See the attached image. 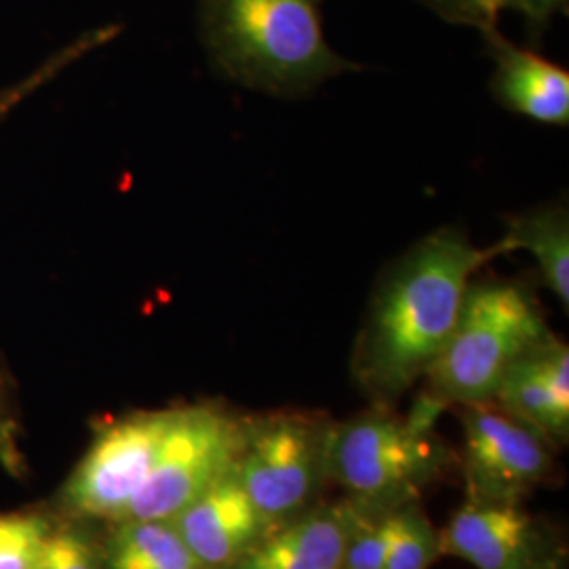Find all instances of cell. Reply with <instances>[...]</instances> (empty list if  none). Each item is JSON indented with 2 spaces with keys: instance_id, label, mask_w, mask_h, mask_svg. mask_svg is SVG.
Masks as SVG:
<instances>
[{
  "instance_id": "603a6c76",
  "label": "cell",
  "mask_w": 569,
  "mask_h": 569,
  "mask_svg": "<svg viewBox=\"0 0 569 569\" xmlns=\"http://www.w3.org/2000/svg\"><path fill=\"white\" fill-rule=\"evenodd\" d=\"M545 569H566V555H563V557H559L557 561L549 563Z\"/></svg>"
},
{
  "instance_id": "7402d4cb",
  "label": "cell",
  "mask_w": 569,
  "mask_h": 569,
  "mask_svg": "<svg viewBox=\"0 0 569 569\" xmlns=\"http://www.w3.org/2000/svg\"><path fill=\"white\" fill-rule=\"evenodd\" d=\"M566 0H515L512 9H521L531 20L547 21Z\"/></svg>"
},
{
  "instance_id": "ba28073f",
  "label": "cell",
  "mask_w": 569,
  "mask_h": 569,
  "mask_svg": "<svg viewBox=\"0 0 569 569\" xmlns=\"http://www.w3.org/2000/svg\"><path fill=\"white\" fill-rule=\"evenodd\" d=\"M467 500L521 502L552 470V446L493 401L462 406Z\"/></svg>"
},
{
  "instance_id": "6da1fadb",
  "label": "cell",
  "mask_w": 569,
  "mask_h": 569,
  "mask_svg": "<svg viewBox=\"0 0 569 569\" xmlns=\"http://www.w3.org/2000/svg\"><path fill=\"white\" fill-rule=\"evenodd\" d=\"M462 228H439L380 274L359 331L352 373L378 406L427 378L448 345L468 284L491 260Z\"/></svg>"
},
{
  "instance_id": "9c48e42d",
  "label": "cell",
  "mask_w": 569,
  "mask_h": 569,
  "mask_svg": "<svg viewBox=\"0 0 569 569\" xmlns=\"http://www.w3.org/2000/svg\"><path fill=\"white\" fill-rule=\"evenodd\" d=\"M441 555L477 569H545L563 552L521 502L467 500L439 531Z\"/></svg>"
},
{
  "instance_id": "ffe728a7",
  "label": "cell",
  "mask_w": 569,
  "mask_h": 569,
  "mask_svg": "<svg viewBox=\"0 0 569 569\" xmlns=\"http://www.w3.org/2000/svg\"><path fill=\"white\" fill-rule=\"evenodd\" d=\"M32 569H103L102 545L72 519L53 526Z\"/></svg>"
},
{
  "instance_id": "9a60e30c",
  "label": "cell",
  "mask_w": 569,
  "mask_h": 569,
  "mask_svg": "<svg viewBox=\"0 0 569 569\" xmlns=\"http://www.w3.org/2000/svg\"><path fill=\"white\" fill-rule=\"evenodd\" d=\"M102 557L103 569H204L169 519L114 523Z\"/></svg>"
},
{
  "instance_id": "7a4b0ae2",
  "label": "cell",
  "mask_w": 569,
  "mask_h": 569,
  "mask_svg": "<svg viewBox=\"0 0 569 569\" xmlns=\"http://www.w3.org/2000/svg\"><path fill=\"white\" fill-rule=\"evenodd\" d=\"M204 47L228 81L302 98L357 70L323 32L321 0H201Z\"/></svg>"
},
{
  "instance_id": "7c38bea8",
  "label": "cell",
  "mask_w": 569,
  "mask_h": 569,
  "mask_svg": "<svg viewBox=\"0 0 569 569\" xmlns=\"http://www.w3.org/2000/svg\"><path fill=\"white\" fill-rule=\"evenodd\" d=\"M352 517L350 500L315 505L305 515L270 529L230 569H342Z\"/></svg>"
},
{
  "instance_id": "3957f363",
  "label": "cell",
  "mask_w": 569,
  "mask_h": 569,
  "mask_svg": "<svg viewBox=\"0 0 569 569\" xmlns=\"http://www.w3.org/2000/svg\"><path fill=\"white\" fill-rule=\"evenodd\" d=\"M549 336L528 283L472 279L448 345L428 369L422 392L446 407L491 401L510 367Z\"/></svg>"
},
{
  "instance_id": "d6986e66",
  "label": "cell",
  "mask_w": 569,
  "mask_h": 569,
  "mask_svg": "<svg viewBox=\"0 0 569 569\" xmlns=\"http://www.w3.org/2000/svg\"><path fill=\"white\" fill-rule=\"evenodd\" d=\"M58 72H60V63L56 60L47 61L39 72H34L26 81H21L20 84H16L7 91H0V119L11 108H16L23 98H28L32 91H37L49 79H53V74H58ZM0 467L4 468L7 472H11L13 477H20L21 472L26 470L20 437H18V425L9 411L2 382H0Z\"/></svg>"
},
{
  "instance_id": "8fae6325",
  "label": "cell",
  "mask_w": 569,
  "mask_h": 569,
  "mask_svg": "<svg viewBox=\"0 0 569 569\" xmlns=\"http://www.w3.org/2000/svg\"><path fill=\"white\" fill-rule=\"evenodd\" d=\"M496 406L536 430L552 448L569 439V350L550 333L510 367L496 390Z\"/></svg>"
},
{
  "instance_id": "5bb4252c",
  "label": "cell",
  "mask_w": 569,
  "mask_h": 569,
  "mask_svg": "<svg viewBox=\"0 0 569 569\" xmlns=\"http://www.w3.org/2000/svg\"><path fill=\"white\" fill-rule=\"evenodd\" d=\"M491 256L529 251L536 260L540 279L555 298L569 306V213L568 204L533 207L507 218V230L498 243L489 247Z\"/></svg>"
},
{
  "instance_id": "5b68a950",
  "label": "cell",
  "mask_w": 569,
  "mask_h": 569,
  "mask_svg": "<svg viewBox=\"0 0 569 569\" xmlns=\"http://www.w3.org/2000/svg\"><path fill=\"white\" fill-rule=\"evenodd\" d=\"M327 430L323 418L300 411L247 418L234 470L244 493L272 528L315 507L327 479Z\"/></svg>"
},
{
  "instance_id": "ac0fdd59",
  "label": "cell",
  "mask_w": 569,
  "mask_h": 569,
  "mask_svg": "<svg viewBox=\"0 0 569 569\" xmlns=\"http://www.w3.org/2000/svg\"><path fill=\"white\" fill-rule=\"evenodd\" d=\"M53 526L34 510L0 512V569H32Z\"/></svg>"
},
{
  "instance_id": "277c9868",
  "label": "cell",
  "mask_w": 569,
  "mask_h": 569,
  "mask_svg": "<svg viewBox=\"0 0 569 569\" xmlns=\"http://www.w3.org/2000/svg\"><path fill=\"white\" fill-rule=\"evenodd\" d=\"M448 462L435 430L413 427L387 406L373 407L327 430V479L367 507H399L420 498Z\"/></svg>"
},
{
  "instance_id": "2e32d148",
  "label": "cell",
  "mask_w": 569,
  "mask_h": 569,
  "mask_svg": "<svg viewBox=\"0 0 569 569\" xmlns=\"http://www.w3.org/2000/svg\"><path fill=\"white\" fill-rule=\"evenodd\" d=\"M399 507H367L352 502L355 517L342 569H385L397 533Z\"/></svg>"
},
{
  "instance_id": "30bf717a",
  "label": "cell",
  "mask_w": 569,
  "mask_h": 569,
  "mask_svg": "<svg viewBox=\"0 0 569 569\" xmlns=\"http://www.w3.org/2000/svg\"><path fill=\"white\" fill-rule=\"evenodd\" d=\"M169 521L204 569L232 568L272 529L244 493L234 467Z\"/></svg>"
},
{
  "instance_id": "44dd1931",
  "label": "cell",
  "mask_w": 569,
  "mask_h": 569,
  "mask_svg": "<svg viewBox=\"0 0 569 569\" xmlns=\"http://www.w3.org/2000/svg\"><path fill=\"white\" fill-rule=\"evenodd\" d=\"M443 18L481 30L496 28L505 9H512L515 0H427Z\"/></svg>"
},
{
  "instance_id": "52a82bcc",
  "label": "cell",
  "mask_w": 569,
  "mask_h": 569,
  "mask_svg": "<svg viewBox=\"0 0 569 569\" xmlns=\"http://www.w3.org/2000/svg\"><path fill=\"white\" fill-rule=\"evenodd\" d=\"M171 418L173 407H164L103 422L61 488V510L74 521L121 523L152 470Z\"/></svg>"
},
{
  "instance_id": "8992f818",
  "label": "cell",
  "mask_w": 569,
  "mask_h": 569,
  "mask_svg": "<svg viewBox=\"0 0 569 569\" xmlns=\"http://www.w3.org/2000/svg\"><path fill=\"white\" fill-rule=\"evenodd\" d=\"M247 418L222 403L173 407L157 460L124 519H173L237 465Z\"/></svg>"
},
{
  "instance_id": "4fadbf2b",
  "label": "cell",
  "mask_w": 569,
  "mask_h": 569,
  "mask_svg": "<svg viewBox=\"0 0 569 569\" xmlns=\"http://www.w3.org/2000/svg\"><path fill=\"white\" fill-rule=\"evenodd\" d=\"M489 49L496 60L491 96L507 110L531 121L566 127L569 122V74L561 66L507 41L491 28Z\"/></svg>"
},
{
  "instance_id": "e0dca14e",
  "label": "cell",
  "mask_w": 569,
  "mask_h": 569,
  "mask_svg": "<svg viewBox=\"0 0 569 569\" xmlns=\"http://www.w3.org/2000/svg\"><path fill=\"white\" fill-rule=\"evenodd\" d=\"M441 557L439 531L430 523L418 500L399 507V521L385 569H430Z\"/></svg>"
}]
</instances>
